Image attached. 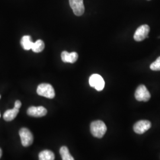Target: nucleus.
<instances>
[{
  "mask_svg": "<svg viewBox=\"0 0 160 160\" xmlns=\"http://www.w3.org/2000/svg\"><path fill=\"white\" fill-rule=\"evenodd\" d=\"M90 131L94 137L102 138L107 131V127L102 120H96L90 125Z\"/></svg>",
  "mask_w": 160,
  "mask_h": 160,
  "instance_id": "1",
  "label": "nucleus"
},
{
  "mask_svg": "<svg viewBox=\"0 0 160 160\" xmlns=\"http://www.w3.org/2000/svg\"><path fill=\"white\" fill-rule=\"evenodd\" d=\"M37 93L40 96L48 98H53L55 96V92L53 87L51 84L47 83L39 84L37 88Z\"/></svg>",
  "mask_w": 160,
  "mask_h": 160,
  "instance_id": "2",
  "label": "nucleus"
},
{
  "mask_svg": "<svg viewBox=\"0 0 160 160\" xmlns=\"http://www.w3.org/2000/svg\"><path fill=\"white\" fill-rule=\"evenodd\" d=\"M19 135L21 138V142L23 147H28L30 146L33 142V136L28 129L23 128L19 131Z\"/></svg>",
  "mask_w": 160,
  "mask_h": 160,
  "instance_id": "3",
  "label": "nucleus"
},
{
  "mask_svg": "<svg viewBox=\"0 0 160 160\" xmlns=\"http://www.w3.org/2000/svg\"><path fill=\"white\" fill-rule=\"evenodd\" d=\"M89 84L90 86L94 88L98 92L103 90L105 86V82L102 77L97 74H94L90 76L89 78Z\"/></svg>",
  "mask_w": 160,
  "mask_h": 160,
  "instance_id": "4",
  "label": "nucleus"
},
{
  "mask_svg": "<svg viewBox=\"0 0 160 160\" xmlns=\"http://www.w3.org/2000/svg\"><path fill=\"white\" fill-rule=\"evenodd\" d=\"M135 97L139 102H148L151 98V94L145 86L140 85L135 91Z\"/></svg>",
  "mask_w": 160,
  "mask_h": 160,
  "instance_id": "5",
  "label": "nucleus"
},
{
  "mask_svg": "<svg viewBox=\"0 0 160 160\" xmlns=\"http://www.w3.org/2000/svg\"><path fill=\"white\" fill-rule=\"evenodd\" d=\"M150 28L148 25L144 24L139 26L135 32L133 38L137 42H141L148 38V33Z\"/></svg>",
  "mask_w": 160,
  "mask_h": 160,
  "instance_id": "6",
  "label": "nucleus"
},
{
  "mask_svg": "<svg viewBox=\"0 0 160 160\" xmlns=\"http://www.w3.org/2000/svg\"><path fill=\"white\" fill-rule=\"evenodd\" d=\"M69 2L75 15L77 16H81L84 14L85 7L83 0H69Z\"/></svg>",
  "mask_w": 160,
  "mask_h": 160,
  "instance_id": "7",
  "label": "nucleus"
},
{
  "mask_svg": "<svg viewBox=\"0 0 160 160\" xmlns=\"http://www.w3.org/2000/svg\"><path fill=\"white\" fill-rule=\"evenodd\" d=\"M151 127V123L148 120H139L133 126V130L138 134H142Z\"/></svg>",
  "mask_w": 160,
  "mask_h": 160,
  "instance_id": "8",
  "label": "nucleus"
},
{
  "mask_svg": "<svg viewBox=\"0 0 160 160\" xmlns=\"http://www.w3.org/2000/svg\"><path fill=\"white\" fill-rule=\"evenodd\" d=\"M27 113L30 116L40 118L45 116L47 114V110L43 106H31L28 109Z\"/></svg>",
  "mask_w": 160,
  "mask_h": 160,
  "instance_id": "9",
  "label": "nucleus"
},
{
  "mask_svg": "<svg viewBox=\"0 0 160 160\" xmlns=\"http://www.w3.org/2000/svg\"><path fill=\"white\" fill-rule=\"evenodd\" d=\"M78 58V53L75 52L69 53L68 52L63 51L61 53L62 61L65 63H75L77 61Z\"/></svg>",
  "mask_w": 160,
  "mask_h": 160,
  "instance_id": "10",
  "label": "nucleus"
},
{
  "mask_svg": "<svg viewBox=\"0 0 160 160\" xmlns=\"http://www.w3.org/2000/svg\"><path fill=\"white\" fill-rule=\"evenodd\" d=\"M18 112H19V109H17L14 107L13 109H9L6 111V112L3 115V118L4 120L7 122L12 121L16 118Z\"/></svg>",
  "mask_w": 160,
  "mask_h": 160,
  "instance_id": "11",
  "label": "nucleus"
},
{
  "mask_svg": "<svg viewBox=\"0 0 160 160\" xmlns=\"http://www.w3.org/2000/svg\"><path fill=\"white\" fill-rule=\"evenodd\" d=\"M33 43L34 42H32L31 37L29 35H26L23 36L20 41L21 45L23 49L26 51H29L32 49Z\"/></svg>",
  "mask_w": 160,
  "mask_h": 160,
  "instance_id": "12",
  "label": "nucleus"
},
{
  "mask_svg": "<svg viewBox=\"0 0 160 160\" xmlns=\"http://www.w3.org/2000/svg\"><path fill=\"white\" fill-rule=\"evenodd\" d=\"M39 160H54L55 155L50 150H44L39 153Z\"/></svg>",
  "mask_w": 160,
  "mask_h": 160,
  "instance_id": "13",
  "label": "nucleus"
},
{
  "mask_svg": "<svg viewBox=\"0 0 160 160\" xmlns=\"http://www.w3.org/2000/svg\"><path fill=\"white\" fill-rule=\"evenodd\" d=\"M60 154L61 155L62 160H74L73 157L70 154L69 152L68 148L65 147L63 146L60 148L59 151Z\"/></svg>",
  "mask_w": 160,
  "mask_h": 160,
  "instance_id": "14",
  "label": "nucleus"
},
{
  "mask_svg": "<svg viewBox=\"0 0 160 160\" xmlns=\"http://www.w3.org/2000/svg\"><path fill=\"white\" fill-rule=\"evenodd\" d=\"M45 48V43L42 40H38L33 43L32 50L35 53H39Z\"/></svg>",
  "mask_w": 160,
  "mask_h": 160,
  "instance_id": "15",
  "label": "nucleus"
},
{
  "mask_svg": "<svg viewBox=\"0 0 160 160\" xmlns=\"http://www.w3.org/2000/svg\"><path fill=\"white\" fill-rule=\"evenodd\" d=\"M150 69L152 71H160V57L158 58L155 62L151 64Z\"/></svg>",
  "mask_w": 160,
  "mask_h": 160,
  "instance_id": "16",
  "label": "nucleus"
},
{
  "mask_svg": "<svg viewBox=\"0 0 160 160\" xmlns=\"http://www.w3.org/2000/svg\"><path fill=\"white\" fill-rule=\"evenodd\" d=\"M21 106H22V103H21V102H20V100L16 101L15 104H14V107H15L16 108H17V109H19L21 108Z\"/></svg>",
  "mask_w": 160,
  "mask_h": 160,
  "instance_id": "17",
  "label": "nucleus"
},
{
  "mask_svg": "<svg viewBox=\"0 0 160 160\" xmlns=\"http://www.w3.org/2000/svg\"><path fill=\"white\" fill-rule=\"evenodd\" d=\"M1 156H2V150L0 148V158L1 157Z\"/></svg>",
  "mask_w": 160,
  "mask_h": 160,
  "instance_id": "18",
  "label": "nucleus"
},
{
  "mask_svg": "<svg viewBox=\"0 0 160 160\" xmlns=\"http://www.w3.org/2000/svg\"><path fill=\"white\" fill-rule=\"evenodd\" d=\"M0 118H1V114H0Z\"/></svg>",
  "mask_w": 160,
  "mask_h": 160,
  "instance_id": "19",
  "label": "nucleus"
},
{
  "mask_svg": "<svg viewBox=\"0 0 160 160\" xmlns=\"http://www.w3.org/2000/svg\"><path fill=\"white\" fill-rule=\"evenodd\" d=\"M0 98H1V96H0Z\"/></svg>",
  "mask_w": 160,
  "mask_h": 160,
  "instance_id": "20",
  "label": "nucleus"
}]
</instances>
